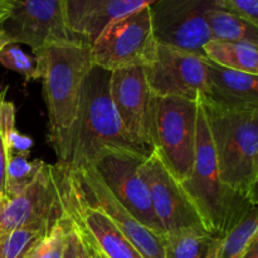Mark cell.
<instances>
[{"mask_svg": "<svg viewBox=\"0 0 258 258\" xmlns=\"http://www.w3.org/2000/svg\"><path fill=\"white\" fill-rule=\"evenodd\" d=\"M110 97L118 118L131 140L143 148H151V95L144 67L111 72Z\"/></svg>", "mask_w": 258, "mask_h": 258, "instance_id": "obj_13", "label": "cell"}, {"mask_svg": "<svg viewBox=\"0 0 258 258\" xmlns=\"http://www.w3.org/2000/svg\"><path fill=\"white\" fill-rule=\"evenodd\" d=\"M222 0H155L150 5L151 25L159 45L206 57L211 40L207 13Z\"/></svg>", "mask_w": 258, "mask_h": 258, "instance_id": "obj_9", "label": "cell"}, {"mask_svg": "<svg viewBox=\"0 0 258 258\" xmlns=\"http://www.w3.org/2000/svg\"><path fill=\"white\" fill-rule=\"evenodd\" d=\"M68 218L64 213L60 221L43 234L28 251L25 258H63L67 244Z\"/></svg>", "mask_w": 258, "mask_h": 258, "instance_id": "obj_24", "label": "cell"}, {"mask_svg": "<svg viewBox=\"0 0 258 258\" xmlns=\"http://www.w3.org/2000/svg\"><path fill=\"white\" fill-rule=\"evenodd\" d=\"M203 97L226 107H258V76L216 64L206 58Z\"/></svg>", "mask_w": 258, "mask_h": 258, "instance_id": "obj_17", "label": "cell"}, {"mask_svg": "<svg viewBox=\"0 0 258 258\" xmlns=\"http://www.w3.org/2000/svg\"><path fill=\"white\" fill-rule=\"evenodd\" d=\"M7 44H8L7 39H5L4 35H3V33H2V30H0V50H2V48L5 47Z\"/></svg>", "mask_w": 258, "mask_h": 258, "instance_id": "obj_34", "label": "cell"}, {"mask_svg": "<svg viewBox=\"0 0 258 258\" xmlns=\"http://www.w3.org/2000/svg\"><path fill=\"white\" fill-rule=\"evenodd\" d=\"M66 213L77 222L107 258H143L105 213L88 203L76 184L63 171Z\"/></svg>", "mask_w": 258, "mask_h": 258, "instance_id": "obj_15", "label": "cell"}, {"mask_svg": "<svg viewBox=\"0 0 258 258\" xmlns=\"http://www.w3.org/2000/svg\"><path fill=\"white\" fill-rule=\"evenodd\" d=\"M146 82L155 97L198 101L207 92L206 57L159 45L155 60L144 67Z\"/></svg>", "mask_w": 258, "mask_h": 258, "instance_id": "obj_12", "label": "cell"}, {"mask_svg": "<svg viewBox=\"0 0 258 258\" xmlns=\"http://www.w3.org/2000/svg\"><path fill=\"white\" fill-rule=\"evenodd\" d=\"M8 2H13V0H8Z\"/></svg>", "mask_w": 258, "mask_h": 258, "instance_id": "obj_35", "label": "cell"}, {"mask_svg": "<svg viewBox=\"0 0 258 258\" xmlns=\"http://www.w3.org/2000/svg\"><path fill=\"white\" fill-rule=\"evenodd\" d=\"M221 180L257 206L258 107H226L199 96Z\"/></svg>", "mask_w": 258, "mask_h": 258, "instance_id": "obj_2", "label": "cell"}, {"mask_svg": "<svg viewBox=\"0 0 258 258\" xmlns=\"http://www.w3.org/2000/svg\"><path fill=\"white\" fill-rule=\"evenodd\" d=\"M64 213L63 170L44 163L27 189L14 197H0V237L18 229L48 232Z\"/></svg>", "mask_w": 258, "mask_h": 258, "instance_id": "obj_6", "label": "cell"}, {"mask_svg": "<svg viewBox=\"0 0 258 258\" xmlns=\"http://www.w3.org/2000/svg\"><path fill=\"white\" fill-rule=\"evenodd\" d=\"M67 216H68V214H67ZM68 218H70L71 223L73 224V227H75V229L77 231V233L80 234L81 239H82L83 244H85V248H86V251H87V253H88V256H90V258H107L105 256V254H103V252L101 251V249L98 248L97 246H96V243L92 241V238L88 236L87 232H86L85 229H83L82 227H81L80 224L77 223V222L73 221V219L71 218L70 216H68Z\"/></svg>", "mask_w": 258, "mask_h": 258, "instance_id": "obj_28", "label": "cell"}, {"mask_svg": "<svg viewBox=\"0 0 258 258\" xmlns=\"http://www.w3.org/2000/svg\"><path fill=\"white\" fill-rule=\"evenodd\" d=\"M180 185L196 207L206 229L213 236L223 237L257 207L221 180L208 123L199 100L193 168Z\"/></svg>", "mask_w": 258, "mask_h": 258, "instance_id": "obj_3", "label": "cell"}, {"mask_svg": "<svg viewBox=\"0 0 258 258\" xmlns=\"http://www.w3.org/2000/svg\"><path fill=\"white\" fill-rule=\"evenodd\" d=\"M64 173L76 184L83 198L112 221L141 257L165 258L160 234L144 226L118 202L92 165Z\"/></svg>", "mask_w": 258, "mask_h": 258, "instance_id": "obj_11", "label": "cell"}, {"mask_svg": "<svg viewBox=\"0 0 258 258\" xmlns=\"http://www.w3.org/2000/svg\"><path fill=\"white\" fill-rule=\"evenodd\" d=\"M239 258H258V238L253 239Z\"/></svg>", "mask_w": 258, "mask_h": 258, "instance_id": "obj_32", "label": "cell"}, {"mask_svg": "<svg viewBox=\"0 0 258 258\" xmlns=\"http://www.w3.org/2000/svg\"><path fill=\"white\" fill-rule=\"evenodd\" d=\"M139 174L148 186L151 207L163 234L183 231L208 232L188 194L155 151L150 150L148 158L141 161Z\"/></svg>", "mask_w": 258, "mask_h": 258, "instance_id": "obj_10", "label": "cell"}, {"mask_svg": "<svg viewBox=\"0 0 258 258\" xmlns=\"http://www.w3.org/2000/svg\"><path fill=\"white\" fill-rule=\"evenodd\" d=\"M207 23L211 40L248 42L258 45V25L229 12L223 4L212 8L207 13Z\"/></svg>", "mask_w": 258, "mask_h": 258, "instance_id": "obj_20", "label": "cell"}, {"mask_svg": "<svg viewBox=\"0 0 258 258\" xmlns=\"http://www.w3.org/2000/svg\"><path fill=\"white\" fill-rule=\"evenodd\" d=\"M110 75L93 66L83 80L75 121L63 140L53 148L57 165L64 171L95 165L106 155L144 160L150 153L134 143L123 128L110 97Z\"/></svg>", "mask_w": 258, "mask_h": 258, "instance_id": "obj_1", "label": "cell"}, {"mask_svg": "<svg viewBox=\"0 0 258 258\" xmlns=\"http://www.w3.org/2000/svg\"><path fill=\"white\" fill-rule=\"evenodd\" d=\"M0 133L8 155L13 153H29L33 140L15 128V107L5 100V91L0 92Z\"/></svg>", "mask_w": 258, "mask_h": 258, "instance_id": "obj_23", "label": "cell"}, {"mask_svg": "<svg viewBox=\"0 0 258 258\" xmlns=\"http://www.w3.org/2000/svg\"><path fill=\"white\" fill-rule=\"evenodd\" d=\"M47 232L18 229L0 237V258H25L30 247Z\"/></svg>", "mask_w": 258, "mask_h": 258, "instance_id": "obj_26", "label": "cell"}, {"mask_svg": "<svg viewBox=\"0 0 258 258\" xmlns=\"http://www.w3.org/2000/svg\"><path fill=\"white\" fill-rule=\"evenodd\" d=\"M206 58L216 64L258 76V45L248 42L209 40L203 48Z\"/></svg>", "mask_w": 258, "mask_h": 258, "instance_id": "obj_18", "label": "cell"}, {"mask_svg": "<svg viewBox=\"0 0 258 258\" xmlns=\"http://www.w3.org/2000/svg\"><path fill=\"white\" fill-rule=\"evenodd\" d=\"M8 153L5 150L4 140H3L2 133H0V197L4 196L5 191V171H7Z\"/></svg>", "mask_w": 258, "mask_h": 258, "instance_id": "obj_29", "label": "cell"}, {"mask_svg": "<svg viewBox=\"0 0 258 258\" xmlns=\"http://www.w3.org/2000/svg\"><path fill=\"white\" fill-rule=\"evenodd\" d=\"M45 105L49 117V143L63 140L77 115L82 83L93 67L91 47L85 42L57 44L37 52Z\"/></svg>", "mask_w": 258, "mask_h": 258, "instance_id": "obj_4", "label": "cell"}, {"mask_svg": "<svg viewBox=\"0 0 258 258\" xmlns=\"http://www.w3.org/2000/svg\"><path fill=\"white\" fill-rule=\"evenodd\" d=\"M10 7H12V2H8V0H0V25L3 24L5 18L8 17V14H9Z\"/></svg>", "mask_w": 258, "mask_h": 258, "instance_id": "obj_33", "label": "cell"}, {"mask_svg": "<svg viewBox=\"0 0 258 258\" xmlns=\"http://www.w3.org/2000/svg\"><path fill=\"white\" fill-rule=\"evenodd\" d=\"M222 3L229 12L258 25V0H222Z\"/></svg>", "mask_w": 258, "mask_h": 258, "instance_id": "obj_27", "label": "cell"}, {"mask_svg": "<svg viewBox=\"0 0 258 258\" xmlns=\"http://www.w3.org/2000/svg\"><path fill=\"white\" fill-rule=\"evenodd\" d=\"M0 30L8 44L28 45L33 54L50 45L85 42L68 27L66 0H13Z\"/></svg>", "mask_w": 258, "mask_h": 258, "instance_id": "obj_8", "label": "cell"}, {"mask_svg": "<svg viewBox=\"0 0 258 258\" xmlns=\"http://www.w3.org/2000/svg\"><path fill=\"white\" fill-rule=\"evenodd\" d=\"M141 161L130 156L106 155L92 166L111 193L135 218L149 229L163 236L161 227L151 207L149 189L139 174Z\"/></svg>", "mask_w": 258, "mask_h": 258, "instance_id": "obj_14", "label": "cell"}, {"mask_svg": "<svg viewBox=\"0 0 258 258\" xmlns=\"http://www.w3.org/2000/svg\"><path fill=\"white\" fill-rule=\"evenodd\" d=\"M256 238H258V211L254 207L237 226L221 237L216 258H239Z\"/></svg>", "mask_w": 258, "mask_h": 258, "instance_id": "obj_21", "label": "cell"}, {"mask_svg": "<svg viewBox=\"0 0 258 258\" xmlns=\"http://www.w3.org/2000/svg\"><path fill=\"white\" fill-rule=\"evenodd\" d=\"M90 47L92 64L108 72L150 66L159 48L150 5L113 20Z\"/></svg>", "mask_w": 258, "mask_h": 258, "instance_id": "obj_7", "label": "cell"}, {"mask_svg": "<svg viewBox=\"0 0 258 258\" xmlns=\"http://www.w3.org/2000/svg\"><path fill=\"white\" fill-rule=\"evenodd\" d=\"M70 219V218H68ZM71 222V221H70ZM71 226H72V229H73V234H75V249H76V258H90L88 256L87 251H86L85 248V244H83L82 239H81L80 234L77 233V231L75 229V227H73V224L71 223Z\"/></svg>", "mask_w": 258, "mask_h": 258, "instance_id": "obj_31", "label": "cell"}, {"mask_svg": "<svg viewBox=\"0 0 258 258\" xmlns=\"http://www.w3.org/2000/svg\"><path fill=\"white\" fill-rule=\"evenodd\" d=\"M165 258H216L221 237L208 232L183 231L164 233Z\"/></svg>", "mask_w": 258, "mask_h": 258, "instance_id": "obj_19", "label": "cell"}, {"mask_svg": "<svg viewBox=\"0 0 258 258\" xmlns=\"http://www.w3.org/2000/svg\"><path fill=\"white\" fill-rule=\"evenodd\" d=\"M66 211V209H64ZM67 214V213H66ZM68 218V216H67ZM63 258H76V249H75V234H73L72 226L68 219V231H67V244H66V251Z\"/></svg>", "mask_w": 258, "mask_h": 258, "instance_id": "obj_30", "label": "cell"}, {"mask_svg": "<svg viewBox=\"0 0 258 258\" xmlns=\"http://www.w3.org/2000/svg\"><path fill=\"white\" fill-rule=\"evenodd\" d=\"M43 165V160H30L29 153H13L8 155L5 191L3 197H14L27 189L37 178Z\"/></svg>", "mask_w": 258, "mask_h": 258, "instance_id": "obj_22", "label": "cell"}, {"mask_svg": "<svg viewBox=\"0 0 258 258\" xmlns=\"http://www.w3.org/2000/svg\"><path fill=\"white\" fill-rule=\"evenodd\" d=\"M0 64L24 76L27 80H40V64L38 57L24 52L18 44H7L2 48Z\"/></svg>", "mask_w": 258, "mask_h": 258, "instance_id": "obj_25", "label": "cell"}, {"mask_svg": "<svg viewBox=\"0 0 258 258\" xmlns=\"http://www.w3.org/2000/svg\"><path fill=\"white\" fill-rule=\"evenodd\" d=\"M155 0H66V18L70 29L92 44L113 20L126 17Z\"/></svg>", "mask_w": 258, "mask_h": 258, "instance_id": "obj_16", "label": "cell"}, {"mask_svg": "<svg viewBox=\"0 0 258 258\" xmlns=\"http://www.w3.org/2000/svg\"><path fill=\"white\" fill-rule=\"evenodd\" d=\"M198 101L180 97L151 98V148L179 183L190 175L196 154Z\"/></svg>", "mask_w": 258, "mask_h": 258, "instance_id": "obj_5", "label": "cell"}]
</instances>
